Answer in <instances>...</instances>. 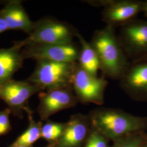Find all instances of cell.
Instances as JSON below:
<instances>
[{
  "label": "cell",
  "mask_w": 147,
  "mask_h": 147,
  "mask_svg": "<svg viewBox=\"0 0 147 147\" xmlns=\"http://www.w3.org/2000/svg\"><path fill=\"white\" fill-rule=\"evenodd\" d=\"M118 38L130 63L147 61V20L136 19L121 27Z\"/></svg>",
  "instance_id": "5b68a950"
},
{
  "label": "cell",
  "mask_w": 147,
  "mask_h": 147,
  "mask_svg": "<svg viewBox=\"0 0 147 147\" xmlns=\"http://www.w3.org/2000/svg\"><path fill=\"white\" fill-rule=\"evenodd\" d=\"M142 13H143V15L144 16V17L146 18V20H147V0L144 1V5H143V7Z\"/></svg>",
  "instance_id": "603a6c76"
},
{
  "label": "cell",
  "mask_w": 147,
  "mask_h": 147,
  "mask_svg": "<svg viewBox=\"0 0 147 147\" xmlns=\"http://www.w3.org/2000/svg\"><path fill=\"white\" fill-rule=\"evenodd\" d=\"M11 113L9 108L0 111V136L5 135L11 130L9 116Z\"/></svg>",
  "instance_id": "ffe728a7"
},
{
  "label": "cell",
  "mask_w": 147,
  "mask_h": 147,
  "mask_svg": "<svg viewBox=\"0 0 147 147\" xmlns=\"http://www.w3.org/2000/svg\"><path fill=\"white\" fill-rule=\"evenodd\" d=\"M142 147H147V135H146V136L144 141L143 142Z\"/></svg>",
  "instance_id": "cb8c5ba5"
},
{
  "label": "cell",
  "mask_w": 147,
  "mask_h": 147,
  "mask_svg": "<svg viewBox=\"0 0 147 147\" xmlns=\"http://www.w3.org/2000/svg\"><path fill=\"white\" fill-rule=\"evenodd\" d=\"M38 97L37 112L42 121H47L61 111L74 107L79 102L72 86L42 91L38 93Z\"/></svg>",
  "instance_id": "ba28073f"
},
{
  "label": "cell",
  "mask_w": 147,
  "mask_h": 147,
  "mask_svg": "<svg viewBox=\"0 0 147 147\" xmlns=\"http://www.w3.org/2000/svg\"><path fill=\"white\" fill-rule=\"evenodd\" d=\"M42 91L40 87L28 81L11 79L0 84V99L8 106L14 116L22 118L29 99Z\"/></svg>",
  "instance_id": "52a82bcc"
},
{
  "label": "cell",
  "mask_w": 147,
  "mask_h": 147,
  "mask_svg": "<svg viewBox=\"0 0 147 147\" xmlns=\"http://www.w3.org/2000/svg\"><path fill=\"white\" fill-rule=\"evenodd\" d=\"M0 16L5 20L9 30H19L30 34L34 23L30 19L26 11L19 1L8 2L0 11Z\"/></svg>",
  "instance_id": "4fadbf2b"
},
{
  "label": "cell",
  "mask_w": 147,
  "mask_h": 147,
  "mask_svg": "<svg viewBox=\"0 0 147 147\" xmlns=\"http://www.w3.org/2000/svg\"><path fill=\"white\" fill-rule=\"evenodd\" d=\"M76 62L38 61L27 81L43 91L71 86Z\"/></svg>",
  "instance_id": "3957f363"
},
{
  "label": "cell",
  "mask_w": 147,
  "mask_h": 147,
  "mask_svg": "<svg viewBox=\"0 0 147 147\" xmlns=\"http://www.w3.org/2000/svg\"><path fill=\"white\" fill-rule=\"evenodd\" d=\"M79 32L64 22L53 18H44L34 23L29 36L19 41L23 47L37 44H68Z\"/></svg>",
  "instance_id": "277c9868"
},
{
  "label": "cell",
  "mask_w": 147,
  "mask_h": 147,
  "mask_svg": "<svg viewBox=\"0 0 147 147\" xmlns=\"http://www.w3.org/2000/svg\"><path fill=\"white\" fill-rule=\"evenodd\" d=\"M66 123L55 122L48 119L42 124L41 130V138L51 145L57 142L65 130Z\"/></svg>",
  "instance_id": "e0dca14e"
},
{
  "label": "cell",
  "mask_w": 147,
  "mask_h": 147,
  "mask_svg": "<svg viewBox=\"0 0 147 147\" xmlns=\"http://www.w3.org/2000/svg\"><path fill=\"white\" fill-rule=\"evenodd\" d=\"M107 86L108 82L104 77L90 74L76 63L71 86L79 102L102 105Z\"/></svg>",
  "instance_id": "8992f818"
},
{
  "label": "cell",
  "mask_w": 147,
  "mask_h": 147,
  "mask_svg": "<svg viewBox=\"0 0 147 147\" xmlns=\"http://www.w3.org/2000/svg\"><path fill=\"white\" fill-rule=\"evenodd\" d=\"M34 147L33 146H17V147ZM49 147V146L47 145V147Z\"/></svg>",
  "instance_id": "d4e9b609"
},
{
  "label": "cell",
  "mask_w": 147,
  "mask_h": 147,
  "mask_svg": "<svg viewBox=\"0 0 147 147\" xmlns=\"http://www.w3.org/2000/svg\"><path fill=\"white\" fill-rule=\"evenodd\" d=\"M22 47L16 42L11 47L0 49V84L11 80L14 74L22 67Z\"/></svg>",
  "instance_id": "5bb4252c"
},
{
  "label": "cell",
  "mask_w": 147,
  "mask_h": 147,
  "mask_svg": "<svg viewBox=\"0 0 147 147\" xmlns=\"http://www.w3.org/2000/svg\"><path fill=\"white\" fill-rule=\"evenodd\" d=\"M92 125L88 115L76 113L66 122L62 135L55 143L49 147H84Z\"/></svg>",
  "instance_id": "7c38bea8"
},
{
  "label": "cell",
  "mask_w": 147,
  "mask_h": 147,
  "mask_svg": "<svg viewBox=\"0 0 147 147\" xmlns=\"http://www.w3.org/2000/svg\"><path fill=\"white\" fill-rule=\"evenodd\" d=\"M83 2L93 7H102L104 8L106 6L110 4V3L111 2V0H87L83 1Z\"/></svg>",
  "instance_id": "44dd1931"
},
{
  "label": "cell",
  "mask_w": 147,
  "mask_h": 147,
  "mask_svg": "<svg viewBox=\"0 0 147 147\" xmlns=\"http://www.w3.org/2000/svg\"><path fill=\"white\" fill-rule=\"evenodd\" d=\"M90 44L100 63V70L112 80H119L130 64L116 34L115 28L106 25L94 32Z\"/></svg>",
  "instance_id": "6da1fadb"
},
{
  "label": "cell",
  "mask_w": 147,
  "mask_h": 147,
  "mask_svg": "<svg viewBox=\"0 0 147 147\" xmlns=\"http://www.w3.org/2000/svg\"><path fill=\"white\" fill-rule=\"evenodd\" d=\"M88 116L92 126L112 142L147 129V117L135 116L120 109H96Z\"/></svg>",
  "instance_id": "7a4b0ae2"
},
{
  "label": "cell",
  "mask_w": 147,
  "mask_h": 147,
  "mask_svg": "<svg viewBox=\"0 0 147 147\" xmlns=\"http://www.w3.org/2000/svg\"><path fill=\"white\" fill-rule=\"evenodd\" d=\"M76 37L80 44L77 62L87 72L95 76H98V71L100 70V63L94 49L90 42H87L79 32L77 33Z\"/></svg>",
  "instance_id": "9a60e30c"
},
{
  "label": "cell",
  "mask_w": 147,
  "mask_h": 147,
  "mask_svg": "<svg viewBox=\"0 0 147 147\" xmlns=\"http://www.w3.org/2000/svg\"><path fill=\"white\" fill-rule=\"evenodd\" d=\"M109 142L103 134L92 126L84 147H110Z\"/></svg>",
  "instance_id": "d6986e66"
},
{
  "label": "cell",
  "mask_w": 147,
  "mask_h": 147,
  "mask_svg": "<svg viewBox=\"0 0 147 147\" xmlns=\"http://www.w3.org/2000/svg\"><path fill=\"white\" fill-rule=\"evenodd\" d=\"M146 136L144 132L131 134L113 141L110 147H142Z\"/></svg>",
  "instance_id": "ac0fdd59"
},
{
  "label": "cell",
  "mask_w": 147,
  "mask_h": 147,
  "mask_svg": "<svg viewBox=\"0 0 147 147\" xmlns=\"http://www.w3.org/2000/svg\"><path fill=\"white\" fill-rule=\"evenodd\" d=\"M119 81L121 89L132 99L147 101V61L130 63Z\"/></svg>",
  "instance_id": "8fae6325"
},
{
  "label": "cell",
  "mask_w": 147,
  "mask_h": 147,
  "mask_svg": "<svg viewBox=\"0 0 147 147\" xmlns=\"http://www.w3.org/2000/svg\"><path fill=\"white\" fill-rule=\"evenodd\" d=\"M7 30H9V28L6 22L1 16H0V34Z\"/></svg>",
  "instance_id": "7402d4cb"
},
{
  "label": "cell",
  "mask_w": 147,
  "mask_h": 147,
  "mask_svg": "<svg viewBox=\"0 0 147 147\" xmlns=\"http://www.w3.org/2000/svg\"><path fill=\"white\" fill-rule=\"evenodd\" d=\"M25 111L26 112L28 119V126L26 130L23 132L9 147L32 146V144L41 138L42 123L34 120L32 112L28 106L25 109Z\"/></svg>",
  "instance_id": "2e32d148"
},
{
  "label": "cell",
  "mask_w": 147,
  "mask_h": 147,
  "mask_svg": "<svg viewBox=\"0 0 147 147\" xmlns=\"http://www.w3.org/2000/svg\"><path fill=\"white\" fill-rule=\"evenodd\" d=\"M80 49L74 44H37L28 45L21 50L24 59L47 60L63 62H76Z\"/></svg>",
  "instance_id": "9c48e42d"
},
{
  "label": "cell",
  "mask_w": 147,
  "mask_h": 147,
  "mask_svg": "<svg viewBox=\"0 0 147 147\" xmlns=\"http://www.w3.org/2000/svg\"><path fill=\"white\" fill-rule=\"evenodd\" d=\"M144 1L138 0H111L101 12L106 25L115 28L123 26L136 19L142 12Z\"/></svg>",
  "instance_id": "30bf717a"
}]
</instances>
